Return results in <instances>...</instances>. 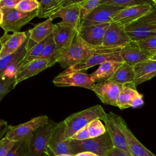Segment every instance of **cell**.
Instances as JSON below:
<instances>
[{"mask_svg": "<svg viewBox=\"0 0 156 156\" xmlns=\"http://www.w3.org/2000/svg\"><path fill=\"white\" fill-rule=\"evenodd\" d=\"M115 51H120V49H99L88 44L77 32L70 47L59 55L57 62L66 69L85 61L96 53Z\"/></svg>", "mask_w": 156, "mask_h": 156, "instance_id": "obj_1", "label": "cell"}, {"mask_svg": "<svg viewBox=\"0 0 156 156\" xmlns=\"http://www.w3.org/2000/svg\"><path fill=\"white\" fill-rule=\"evenodd\" d=\"M107 117V113L99 104L73 113L63 120L65 139L69 140L74 133L94 119H99L104 121Z\"/></svg>", "mask_w": 156, "mask_h": 156, "instance_id": "obj_2", "label": "cell"}, {"mask_svg": "<svg viewBox=\"0 0 156 156\" xmlns=\"http://www.w3.org/2000/svg\"><path fill=\"white\" fill-rule=\"evenodd\" d=\"M58 123L52 121L36 130L25 141L27 144L25 156H52L49 144Z\"/></svg>", "mask_w": 156, "mask_h": 156, "instance_id": "obj_3", "label": "cell"}, {"mask_svg": "<svg viewBox=\"0 0 156 156\" xmlns=\"http://www.w3.org/2000/svg\"><path fill=\"white\" fill-rule=\"evenodd\" d=\"M124 29L132 41L135 42L156 36V1L151 12L126 26Z\"/></svg>", "mask_w": 156, "mask_h": 156, "instance_id": "obj_4", "label": "cell"}, {"mask_svg": "<svg viewBox=\"0 0 156 156\" xmlns=\"http://www.w3.org/2000/svg\"><path fill=\"white\" fill-rule=\"evenodd\" d=\"M69 143L74 155L82 152H90L99 156H106L113 147L107 132L100 136L85 140H69Z\"/></svg>", "mask_w": 156, "mask_h": 156, "instance_id": "obj_5", "label": "cell"}, {"mask_svg": "<svg viewBox=\"0 0 156 156\" xmlns=\"http://www.w3.org/2000/svg\"><path fill=\"white\" fill-rule=\"evenodd\" d=\"M0 26L4 33L19 32L22 27L38 15V9L29 13L20 12L15 9H0Z\"/></svg>", "mask_w": 156, "mask_h": 156, "instance_id": "obj_6", "label": "cell"}, {"mask_svg": "<svg viewBox=\"0 0 156 156\" xmlns=\"http://www.w3.org/2000/svg\"><path fill=\"white\" fill-rule=\"evenodd\" d=\"M30 38L27 30V38L15 52L0 58V76L13 77L23 66L29 46Z\"/></svg>", "mask_w": 156, "mask_h": 156, "instance_id": "obj_7", "label": "cell"}, {"mask_svg": "<svg viewBox=\"0 0 156 156\" xmlns=\"http://www.w3.org/2000/svg\"><path fill=\"white\" fill-rule=\"evenodd\" d=\"M49 121V118L46 115L35 117L24 123L11 126L10 130L4 136L16 142L25 141L36 130L47 124Z\"/></svg>", "mask_w": 156, "mask_h": 156, "instance_id": "obj_8", "label": "cell"}, {"mask_svg": "<svg viewBox=\"0 0 156 156\" xmlns=\"http://www.w3.org/2000/svg\"><path fill=\"white\" fill-rule=\"evenodd\" d=\"M124 27L112 21L110 23L104 37L101 49H121L132 42Z\"/></svg>", "mask_w": 156, "mask_h": 156, "instance_id": "obj_9", "label": "cell"}, {"mask_svg": "<svg viewBox=\"0 0 156 156\" xmlns=\"http://www.w3.org/2000/svg\"><path fill=\"white\" fill-rule=\"evenodd\" d=\"M124 7L101 3L80 23V26L109 24L113 18Z\"/></svg>", "mask_w": 156, "mask_h": 156, "instance_id": "obj_10", "label": "cell"}, {"mask_svg": "<svg viewBox=\"0 0 156 156\" xmlns=\"http://www.w3.org/2000/svg\"><path fill=\"white\" fill-rule=\"evenodd\" d=\"M110 113L124 134L129 149L132 156H156L135 137L122 118L112 112Z\"/></svg>", "mask_w": 156, "mask_h": 156, "instance_id": "obj_11", "label": "cell"}, {"mask_svg": "<svg viewBox=\"0 0 156 156\" xmlns=\"http://www.w3.org/2000/svg\"><path fill=\"white\" fill-rule=\"evenodd\" d=\"M106 62L124 63L121 57L119 51L98 52L93 54L85 61L67 68L61 73L66 74L73 72H83V71H85L93 66L98 65H101L102 63Z\"/></svg>", "mask_w": 156, "mask_h": 156, "instance_id": "obj_12", "label": "cell"}, {"mask_svg": "<svg viewBox=\"0 0 156 156\" xmlns=\"http://www.w3.org/2000/svg\"><path fill=\"white\" fill-rule=\"evenodd\" d=\"M52 83L57 87H79L91 90L96 83L90 74L83 71L69 73H60L52 80Z\"/></svg>", "mask_w": 156, "mask_h": 156, "instance_id": "obj_13", "label": "cell"}, {"mask_svg": "<svg viewBox=\"0 0 156 156\" xmlns=\"http://www.w3.org/2000/svg\"><path fill=\"white\" fill-rule=\"evenodd\" d=\"M124 86V85L105 80L96 83L91 90L104 104L116 106L117 99Z\"/></svg>", "mask_w": 156, "mask_h": 156, "instance_id": "obj_14", "label": "cell"}, {"mask_svg": "<svg viewBox=\"0 0 156 156\" xmlns=\"http://www.w3.org/2000/svg\"><path fill=\"white\" fill-rule=\"evenodd\" d=\"M81 0H77L75 3L61 7L49 18L52 20L56 18H62V21L57 23L58 25L73 27L78 30L80 25V5Z\"/></svg>", "mask_w": 156, "mask_h": 156, "instance_id": "obj_15", "label": "cell"}, {"mask_svg": "<svg viewBox=\"0 0 156 156\" xmlns=\"http://www.w3.org/2000/svg\"><path fill=\"white\" fill-rule=\"evenodd\" d=\"M154 4L155 1L153 4H145L125 8L115 15L112 21L125 27L151 12Z\"/></svg>", "mask_w": 156, "mask_h": 156, "instance_id": "obj_16", "label": "cell"}, {"mask_svg": "<svg viewBox=\"0 0 156 156\" xmlns=\"http://www.w3.org/2000/svg\"><path fill=\"white\" fill-rule=\"evenodd\" d=\"M110 25L109 24H102L99 25L80 26L78 29V34L80 38L88 44L101 49L105 33Z\"/></svg>", "mask_w": 156, "mask_h": 156, "instance_id": "obj_17", "label": "cell"}, {"mask_svg": "<svg viewBox=\"0 0 156 156\" xmlns=\"http://www.w3.org/2000/svg\"><path fill=\"white\" fill-rule=\"evenodd\" d=\"M65 126L63 121L58 123L49 144V148L52 156L62 154L74 155L70 146L69 140L64 138Z\"/></svg>", "mask_w": 156, "mask_h": 156, "instance_id": "obj_18", "label": "cell"}, {"mask_svg": "<svg viewBox=\"0 0 156 156\" xmlns=\"http://www.w3.org/2000/svg\"><path fill=\"white\" fill-rule=\"evenodd\" d=\"M27 38V31L15 32L12 34L4 33L0 38V58L10 55L23 45Z\"/></svg>", "mask_w": 156, "mask_h": 156, "instance_id": "obj_19", "label": "cell"}, {"mask_svg": "<svg viewBox=\"0 0 156 156\" xmlns=\"http://www.w3.org/2000/svg\"><path fill=\"white\" fill-rule=\"evenodd\" d=\"M77 31V29L73 27L56 24L55 29L52 35L58 51L57 58L62 52L67 50L70 47Z\"/></svg>", "mask_w": 156, "mask_h": 156, "instance_id": "obj_20", "label": "cell"}, {"mask_svg": "<svg viewBox=\"0 0 156 156\" xmlns=\"http://www.w3.org/2000/svg\"><path fill=\"white\" fill-rule=\"evenodd\" d=\"M143 95L139 93L133 85H125L116 102V107L123 110L129 107L137 108L143 105Z\"/></svg>", "mask_w": 156, "mask_h": 156, "instance_id": "obj_21", "label": "cell"}, {"mask_svg": "<svg viewBox=\"0 0 156 156\" xmlns=\"http://www.w3.org/2000/svg\"><path fill=\"white\" fill-rule=\"evenodd\" d=\"M104 122L105 123L107 132L110 135L112 141L113 147L122 150L129 156H132L129 149L124 134L117 126L110 113H107V117Z\"/></svg>", "mask_w": 156, "mask_h": 156, "instance_id": "obj_22", "label": "cell"}, {"mask_svg": "<svg viewBox=\"0 0 156 156\" xmlns=\"http://www.w3.org/2000/svg\"><path fill=\"white\" fill-rule=\"evenodd\" d=\"M51 66L50 60L43 58L37 59L26 64L16 73V84L38 74Z\"/></svg>", "mask_w": 156, "mask_h": 156, "instance_id": "obj_23", "label": "cell"}, {"mask_svg": "<svg viewBox=\"0 0 156 156\" xmlns=\"http://www.w3.org/2000/svg\"><path fill=\"white\" fill-rule=\"evenodd\" d=\"M119 52L124 63L131 66H134L150 58L140 49L137 42L133 41L127 46L121 48Z\"/></svg>", "mask_w": 156, "mask_h": 156, "instance_id": "obj_24", "label": "cell"}, {"mask_svg": "<svg viewBox=\"0 0 156 156\" xmlns=\"http://www.w3.org/2000/svg\"><path fill=\"white\" fill-rule=\"evenodd\" d=\"M135 78L133 85L136 87L156 76V61L149 58L133 66Z\"/></svg>", "mask_w": 156, "mask_h": 156, "instance_id": "obj_25", "label": "cell"}, {"mask_svg": "<svg viewBox=\"0 0 156 156\" xmlns=\"http://www.w3.org/2000/svg\"><path fill=\"white\" fill-rule=\"evenodd\" d=\"M55 27L56 24H53L52 20L48 18L28 30L29 38L35 44L41 43L52 34Z\"/></svg>", "mask_w": 156, "mask_h": 156, "instance_id": "obj_26", "label": "cell"}, {"mask_svg": "<svg viewBox=\"0 0 156 156\" xmlns=\"http://www.w3.org/2000/svg\"><path fill=\"white\" fill-rule=\"evenodd\" d=\"M135 78V74L133 66L122 63L114 74L107 80L124 85H133Z\"/></svg>", "mask_w": 156, "mask_h": 156, "instance_id": "obj_27", "label": "cell"}, {"mask_svg": "<svg viewBox=\"0 0 156 156\" xmlns=\"http://www.w3.org/2000/svg\"><path fill=\"white\" fill-rule=\"evenodd\" d=\"M122 63L115 62H106L101 65L93 73L90 74L93 80L96 83L108 80Z\"/></svg>", "mask_w": 156, "mask_h": 156, "instance_id": "obj_28", "label": "cell"}, {"mask_svg": "<svg viewBox=\"0 0 156 156\" xmlns=\"http://www.w3.org/2000/svg\"><path fill=\"white\" fill-rule=\"evenodd\" d=\"M37 17L49 18L63 5V0H40Z\"/></svg>", "mask_w": 156, "mask_h": 156, "instance_id": "obj_29", "label": "cell"}, {"mask_svg": "<svg viewBox=\"0 0 156 156\" xmlns=\"http://www.w3.org/2000/svg\"><path fill=\"white\" fill-rule=\"evenodd\" d=\"M58 51L57 50L55 43L54 41L52 35H50L48 39L44 49L39 57V58L48 59L50 60L51 66H53L57 62Z\"/></svg>", "mask_w": 156, "mask_h": 156, "instance_id": "obj_30", "label": "cell"}, {"mask_svg": "<svg viewBox=\"0 0 156 156\" xmlns=\"http://www.w3.org/2000/svg\"><path fill=\"white\" fill-rule=\"evenodd\" d=\"M140 49L151 58L156 52V36L146 38L137 42Z\"/></svg>", "mask_w": 156, "mask_h": 156, "instance_id": "obj_31", "label": "cell"}, {"mask_svg": "<svg viewBox=\"0 0 156 156\" xmlns=\"http://www.w3.org/2000/svg\"><path fill=\"white\" fill-rule=\"evenodd\" d=\"M101 2V0H81L80 5V20L81 22L89 15Z\"/></svg>", "mask_w": 156, "mask_h": 156, "instance_id": "obj_32", "label": "cell"}, {"mask_svg": "<svg viewBox=\"0 0 156 156\" xmlns=\"http://www.w3.org/2000/svg\"><path fill=\"white\" fill-rule=\"evenodd\" d=\"M101 3H104L111 5L122 7L124 8L145 4H153L154 1L144 0H101Z\"/></svg>", "mask_w": 156, "mask_h": 156, "instance_id": "obj_33", "label": "cell"}, {"mask_svg": "<svg viewBox=\"0 0 156 156\" xmlns=\"http://www.w3.org/2000/svg\"><path fill=\"white\" fill-rule=\"evenodd\" d=\"M16 77L2 76L1 77L0 82V101L12 90L14 89L16 85Z\"/></svg>", "mask_w": 156, "mask_h": 156, "instance_id": "obj_34", "label": "cell"}, {"mask_svg": "<svg viewBox=\"0 0 156 156\" xmlns=\"http://www.w3.org/2000/svg\"><path fill=\"white\" fill-rule=\"evenodd\" d=\"M47 39L41 43L34 44L29 48L24 62V65L32 61L38 59L46 43Z\"/></svg>", "mask_w": 156, "mask_h": 156, "instance_id": "obj_35", "label": "cell"}, {"mask_svg": "<svg viewBox=\"0 0 156 156\" xmlns=\"http://www.w3.org/2000/svg\"><path fill=\"white\" fill-rule=\"evenodd\" d=\"M88 130L90 138H96L106 133L105 126L102 124L101 119H96L91 121L88 125Z\"/></svg>", "mask_w": 156, "mask_h": 156, "instance_id": "obj_36", "label": "cell"}, {"mask_svg": "<svg viewBox=\"0 0 156 156\" xmlns=\"http://www.w3.org/2000/svg\"><path fill=\"white\" fill-rule=\"evenodd\" d=\"M39 5L37 0H20L15 9L21 12L29 13L37 10Z\"/></svg>", "mask_w": 156, "mask_h": 156, "instance_id": "obj_37", "label": "cell"}, {"mask_svg": "<svg viewBox=\"0 0 156 156\" xmlns=\"http://www.w3.org/2000/svg\"><path fill=\"white\" fill-rule=\"evenodd\" d=\"M16 143V141H13L4 136L0 141V156H6L10 151Z\"/></svg>", "mask_w": 156, "mask_h": 156, "instance_id": "obj_38", "label": "cell"}, {"mask_svg": "<svg viewBox=\"0 0 156 156\" xmlns=\"http://www.w3.org/2000/svg\"><path fill=\"white\" fill-rule=\"evenodd\" d=\"M27 144L26 141L16 142L6 156H25Z\"/></svg>", "mask_w": 156, "mask_h": 156, "instance_id": "obj_39", "label": "cell"}, {"mask_svg": "<svg viewBox=\"0 0 156 156\" xmlns=\"http://www.w3.org/2000/svg\"><path fill=\"white\" fill-rule=\"evenodd\" d=\"M90 135L88 130V127L86 126L83 128L80 129L77 131L76 133H74L69 140H85L89 139Z\"/></svg>", "mask_w": 156, "mask_h": 156, "instance_id": "obj_40", "label": "cell"}, {"mask_svg": "<svg viewBox=\"0 0 156 156\" xmlns=\"http://www.w3.org/2000/svg\"><path fill=\"white\" fill-rule=\"evenodd\" d=\"M20 0H1L0 9H15Z\"/></svg>", "mask_w": 156, "mask_h": 156, "instance_id": "obj_41", "label": "cell"}, {"mask_svg": "<svg viewBox=\"0 0 156 156\" xmlns=\"http://www.w3.org/2000/svg\"><path fill=\"white\" fill-rule=\"evenodd\" d=\"M11 126H9L6 121L1 119L0 120V133H1V139H2L3 137L4 134H5L8 132V131L10 130Z\"/></svg>", "mask_w": 156, "mask_h": 156, "instance_id": "obj_42", "label": "cell"}, {"mask_svg": "<svg viewBox=\"0 0 156 156\" xmlns=\"http://www.w3.org/2000/svg\"><path fill=\"white\" fill-rule=\"evenodd\" d=\"M106 156H129L122 150L113 147Z\"/></svg>", "mask_w": 156, "mask_h": 156, "instance_id": "obj_43", "label": "cell"}, {"mask_svg": "<svg viewBox=\"0 0 156 156\" xmlns=\"http://www.w3.org/2000/svg\"><path fill=\"white\" fill-rule=\"evenodd\" d=\"M75 156H99V155L90 152H82L78 153L77 154L75 155Z\"/></svg>", "mask_w": 156, "mask_h": 156, "instance_id": "obj_44", "label": "cell"}, {"mask_svg": "<svg viewBox=\"0 0 156 156\" xmlns=\"http://www.w3.org/2000/svg\"><path fill=\"white\" fill-rule=\"evenodd\" d=\"M150 58L152 59V60H153L156 61V52H155V54L151 58Z\"/></svg>", "mask_w": 156, "mask_h": 156, "instance_id": "obj_45", "label": "cell"}, {"mask_svg": "<svg viewBox=\"0 0 156 156\" xmlns=\"http://www.w3.org/2000/svg\"><path fill=\"white\" fill-rule=\"evenodd\" d=\"M57 156H75V155H70V154H62V155H58Z\"/></svg>", "mask_w": 156, "mask_h": 156, "instance_id": "obj_46", "label": "cell"}]
</instances>
